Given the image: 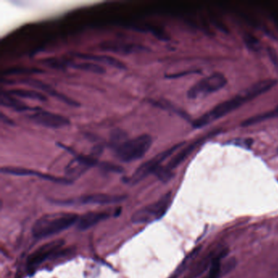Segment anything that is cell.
I'll return each instance as SVG.
<instances>
[{
    "instance_id": "cell-1",
    "label": "cell",
    "mask_w": 278,
    "mask_h": 278,
    "mask_svg": "<svg viewBox=\"0 0 278 278\" xmlns=\"http://www.w3.org/2000/svg\"><path fill=\"white\" fill-rule=\"evenodd\" d=\"M276 83L277 81L275 79H265L258 82L243 92H241V94L237 95L228 101H223V103L217 105L212 110L204 114L200 118L195 119L192 125L195 128H201L208 125L210 123H213L231 112L234 111L237 108L241 107V105L252 99H254L270 90L276 85Z\"/></svg>"
},
{
    "instance_id": "cell-2",
    "label": "cell",
    "mask_w": 278,
    "mask_h": 278,
    "mask_svg": "<svg viewBox=\"0 0 278 278\" xmlns=\"http://www.w3.org/2000/svg\"><path fill=\"white\" fill-rule=\"evenodd\" d=\"M78 215L73 213L57 212L44 215L35 222L32 233L36 238L57 234L77 223Z\"/></svg>"
},
{
    "instance_id": "cell-3",
    "label": "cell",
    "mask_w": 278,
    "mask_h": 278,
    "mask_svg": "<svg viewBox=\"0 0 278 278\" xmlns=\"http://www.w3.org/2000/svg\"><path fill=\"white\" fill-rule=\"evenodd\" d=\"M152 145V136L143 134L135 138L128 139L113 152L115 158L121 162H132L141 159L148 153Z\"/></svg>"
},
{
    "instance_id": "cell-4",
    "label": "cell",
    "mask_w": 278,
    "mask_h": 278,
    "mask_svg": "<svg viewBox=\"0 0 278 278\" xmlns=\"http://www.w3.org/2000/svg\"><path fill=\"white\" fill-rule=\"evenodd\" d=\"M183 144L184 143H180V144L174 145L170 149L158 153L151 159L144 162L143 164L140 165L138 168L136 169L132 176L126 179V182L130 184H138L139 182L144 180L149 174L155 173L156 171L159 167H162L161 164L162 162L167 160V158H170L175 152L180 149L183 146Z\"/></svg>"
},
{
    "instance_id": "cell-5",
    "label": "cell",
    "mask_w": 278,
    "mask_h": 278,
    "mask_svg": "<svg viewBox=\"0 0 278 278\" xmlns=\"http://www.w3.org/2000/svg\"><path fill=\"white\" fill-rule=\"evenodd\" d=\"M171 202V193H167L157 202L136 210L132 217L134 223H148L159 219L167 212Z\"/></svg>"
},
{
    "instance_id": "cell-6",
    "label": "cell",
    "mask_w": 278,
    "mask_h": 278,
    "mask_svg": "<svg viewBox=\"0 0 278 278\" xmlns=\"http://www.w3.org/2000/svg\"><path fill=\"white\" fill-rule=\"evenodd\" d=\"M226 84H227V79L225 76L219 73H215L200 80L193 85L188 90V99L196 100V99L207 97L213 92L220 90L226 85Z\"/></svg>"
},
{
    "instance_id": "cell-7",
    "label": "cell",
    "mask_w": 278,
    "mask_h": 278,
    "mask_svg": "<svg viewBox=\"0 0 278 278\" xmlns=\"http://www.w3.org/2000/svg\"><path fill=\"white\" fill-rule=\"evenodd\" d=\"M27 118L37 125L52 129H59L70 125V121L68 118L45 110H37L27 115Z\"/></svg>"
},
{
    "instance_id": "cell-8",
    "label": "cell",
    "mask_w": 278,
    "mask_h": 278,
    "mask_svg": "<svg viewBox=\"0 0 278 278\" xmlns=\"http://www.w3.org/2000/svg\"><path fill=\"white\" fill-rule=\"evenodd\" d=\"M99 48L104 52L123 56L147 53L150 51L149 48L142 44L125 42L121 40H105L100 44Z\"/></svg>"
},
{
    "instance_id": "cell-9",
    "label": "cell",
    "mask_w": 278,
    "mask_h": 278,
    "mask_svg": "<svg viewBox=\"0 0 278 278\" xmlns=\"http://www.w3.org/2000/svg\"><path fill=\"white\" fill-rule=\"evenodd\" d=\"M64 245L63 240H55L44 244L42 246L38 248L34 253L28 257L27 259V267L30 271L36 269L44 261L52 256L54 253L60 250Z\"/></svg>"
},
{
    "instance_id": "cell-10",
    "label": "cell",
    "mask_w": 278,
    "mask_h": 278,
    "mask_svg": "<svg viewBox=\"0 0 278 278\" xmlns=\"http://www.w3.org/2000/svg\"><path fill=\"white\" fill-rule=\"evenodd\" d=\"M98 164V158L90 154L88 156L76 155L74 159L66 167V175L67 179H72L81 176L90 167Z\"/></svg>"
},
{
    "instance_id": "cell-11",
    "label": "cell",
    "mask_w": 278,
    "mask_h": 278,
    "mask_svg": "<svg viewBox=\"0 0 278 278\" xmlns=\"http://www.w3.org/2000/svg\"><path fill=\"white\" fill-rule=\"evenodd\" d=\"M21 83L24 84L25 85L29 86L31 88H35L36 90L41 91L43 93H46L50 97H54L62 103L66 104V105L71 106V107H79L80 106L78 101L67 97L66 95L63 94V93H61V92L56 90L55 88L51 87L49 84H45L44 82L38 80V79H24L21 81Z\"/></svg>"
},
{
    "instance_id": "cell-12",
    "label": "cell",
    "mask_w": 278,
    "mask_h": 278,
    "mask_svg": "<svg viewBox=\"0 0 278 278\" xmlns=\"http://www.w3.org/2000/svg\"><path fill=\"white\" fill-rule=\"evenodd\" d=\"M75 57L79 59L84 60L85 62H94L101 66H107L112 68L118 70H126L127 66L120 60L109 55H101V54H91V53H77Z\"/></svg>"
},
{
    "instance_id": "cell-13",
    "label": "cell",
    "mask_w": 278,
    "mask_h": 278,
    "mask_svg": "<svg viewBox=\"0 0 278 278\" xmlns=\"http://www.w3.org/2000/svg\"><path fill=\"white\" fill-rule=\"evenodd\" d=\"M1 172L9 175H21V176H37V177L42 178L44 180H50V181L56 182L59 184H69L71 180L67 178H58L53 175H47V174L39 172V171H34L31 169L22 168V167H5L1 168Z\"/></svg>"
},
{
    "instance_id": "cell-14",
    "label": "cell",
    "mask_w": 278,
    "mask_h": 278,
    "mask_svg": "<svg viewBox=\"0 0 278 278\" xmlns=\"http://www.w3.org/2000/svg\"><path fill=\"white\" fill-rule=\"evenodd\" d=\"M0 103L4 107L8 108V109L16 112H25L29 111V110H33L35 112L40 110V108L30 107L25 102L21 101V99L12 95L9 91L8 92L4 91L1 92Z\"/></svg>"
},
{
    "instance_id": "cell-15",
    "label": "cell",
    "mask_w": 278,
    "mask_h": 278,
    "mask_svg": "<svg viewBox=\"0 0 278 278\" xmlns=\"http://www.w3.org/2000/svg\"><path fill=\"white\" fill-rule=\"evenodd\" d=\"M125 196L122 195L97 194L87 195L77 199V202L83 204H114L123 202L125 200Z\"/></svg>"
},
{
    "instance_id": "cell-16",
    "label": "cell",
    "mask_w": 278,
    "mask_h": 278,
    "mask_svg": "<svg viewBox=\"0 0 278 278\" xmlns=\"http://www.w3.org/2000/svg\"><path fill=\"white\" fill-rule=\"evenodd\" d=\"M110 215L105 212H89L80 217L77 221V228L79 230H87L97 223L107 219Z\"/></svg>"
},
{
    "instance_id": "cell-17",
    "label": "cell",
    "mask_w": 278,
    "mask_h": 278,
    "mask_svg": "<svg viewBox=\"0 0 278 278\" xmlns=\"http://www.w3.org/2000/svg\"><path fill=\"white\" fill-rule=\"evenodd\" d=\"M12 95L19 99H28L32 101L45 102L48 101L46 96L43 92L35 90H27V89H13L9 91Z\"/></svg>"
},
{
    "instance_id": "cell-18",
    "label": "cell",
    "mask_w": 278,
    "mask_h": 278,
    "mask_svg": "<svg viewBox=\"0 0 278 278\" xmlns=\"http://www.w3.org/2000/svg\"><path fill=\"white\" fill-rule=\"evenodd\" d=\"M70 67L84 72L92 73L95 75H105L106 71L103 66L91 62H80V63L71 62Z\"/></svg>"
},
{
    "instance_id": "cell-19",
    "label": "cell",
    "mask_w": 278,
    "mask_h": 278,
    "mask_svg": "<svg viewBox=\"0 0 278 278\" xmlns=\"http://www.w3.org/2000/svg\"><path fill=\"white\" fill-rule=\"evenodd\" d=\"M276 117H278V108H276L275 110H271V111L266 112L263 114H258L256 116L248 118L246 120L244 121L243 123H241V126L242 127H247V126L254 125L256 123L267 120L270 118H276Z\"/></svg>"
},
{
    "instance_id": "cell-20",
    "label": "cell",
    "mask_w": 278,
    "mask_h": 278,
    "mask_svg": "<svg viewBox=\"0 0 278 278\" xmlns=\"http://www.w3.org/2000/svg\"><path fill=\"white\" fill-rule=\"evenodd\" d=\"M214 255H210L208 254L207 256L204 257L203 259L199 261L198 263L196 264L193 270L187 275L185 278H197V276H200L201 274L203 273L205 270L207 268L208 266H210V263L212 262Z\"/></svg>"
},
{
    "instance_id": "cell-21",
    "label": "cell",
    "mask_w": 278,
    "mask_h": 278,
    "mask_svg": "<svg viewBox=\"0 0 278 278\" xmlns=\"http://www.w3.org/2000/svg\"><path fill=\"white\" fill-rule=\"evenodd\" d=\"M44 73L42 70L40 69L35 68V67H25V66H20V67H11V68L7 69L5 70L4 75L6 76L9 75H39Z\"/></svg>"
},
{
    "instance_id": "cell-22",
    "label": "cell",
    "mask_w": 278,
    "mask_h": 278,
    "mask_svg": "<svg viewBox=\"0 0 278 278\" xmlns=\"http://www.w3.org/2000/svg\"><path fill=\"white\" fill-rule=\"evenodd\" d=\"M41 63L44 64V66H48L49 68L64 70L68 68V67H70L71 62L53 57V58H45V59L41 61Z\"/></svg>"
},
{
    "instance_id": "cell-23",
    "label": "cell",
    "mask_w": 278,
    "mask_h": 278,
    "mask_svg": "<svg viewBox=\"0 0 278 278\" xmlns=\"http://www.w3.org/2000/svg\"><path fill=\"white\" fill-rule=\"evenodd\" d=\"M127 140V135L124 131L120 129L114 130L110 135V147L114 150Z\"/></svg>"
},
{
    "instance_id": "cell-24",
    "label": "cell",
    "mask_w": 278,
    "mask_h": 278,
    "mask_svg": "<svg viewBox=\"0 0 278 278\" xmlns=\"http://www.w3.org/2000/svg\"><path fill=\"white\" fill-rule=\"evenodd\" d=\"M222 271L221 255L214 256L210 263V271L206 278H219Z\"/></svg>"
},
{
    "instance_id": "cell-25",
    "label": "cell",
    "mask_w": 278,
    "mask_h": 278,
    "mask_svg": "<svg viewBox=\"0 0 278 278\" xmlns=\"http://www.w3.org/2000/svg\"><path fill=\"white\" fill-rule=\"evenodd\" d=\"M244 41L250 50L258 52L261 49V44L256 38L253 35H248L244 38Z\"/></svg>"
},
{
    "instance_id": "cell-26",
    "label": "cell",
    "mask_w": 278,
    "mask_h": 278,
    "mask_svg": "<svg viewBox=\"0 0 278 278\" xmlns=\"http://www.w3.org/2000/svg\"><path fill=\"white\" fill-rule=\"evenodd\" d=\"M267 54L269 56L271 62L273 64L274 67L278 73V54L276 51L271 48H267Z\"/></svg>"
},
{
    "instance_id": "cell-27",
    "label": "cell",
    "mask_w": 278,
    "mask_h": 278,
    "mask_svg": "<svg viewBox=\"0 0 278 278\" xmlns=\"http://www.w3.org/2000/svg\"><path fill=\"white\" fill-rule=\"evenodd\" d=\"M253 140L250 139H245V140H237L236 141V144L239 146L243 147L245 149H250Z\"/></svg>"
},
{
    "instance_id": "cell-28",
    "label": "cell",
    "mask_w": 278,
    "mask_h": 278,
    "mask_svg": "<svg viewBox=\"0 0 278 278\" xmlns=\"http://www.w3.org/2000/svg\"><path fill=\"white\" fill-rule=\"evenodd\" d=\"M1 121H2L3 123H5V125H9V126H14V121L11 118H9V116L7 115H5L4 113L1 114Z\"/></svg>"
},
{
    "instance_id": "cell-29",
    "label": "cell",
    "mask_w": 278,
    "mask_h": 278,
    "mask_svg": "<svg viewBox=\"0 0 278 278\" xmlns=\"http://www.w3.org/2000/svg\"><path fill=\"white\" fill-rule=\"evenodd\" d=\"M277 153H278V149H277Z\"/></svg>"
}]
</instances>
